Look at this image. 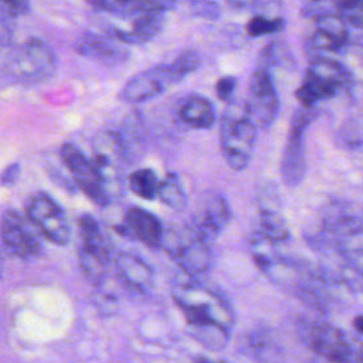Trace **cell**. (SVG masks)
Here are the masks:
<instances>
[{"label": "cell", "instance_id": "obj_1", "mask_svg": "<svg viewBox=\"0 0 363 363\" xmlns=\"http://www.w3.org/2000/svg\"><path fill=\"white\" fill-rule=\"evenodd\" d=\"M173 299L184 313L190 333L197 342L214 350L228 343L235 315L223 294L201 282L187 281L173 289Z\"/></svg>", "mask_w": 363, "mask_h": 363}, {"label": "cell", "instance_id": "obj_2", "mask_svg": "<svg viewBox=\"0 0 363 363\" xmlns=\"http://www.w3.org/2000/svg\"><path fill=\"white\" fill-rule=\"evenodd\" d=\"M200 62L201 58L194 50H186L170 64H159L132 77L119 92V99L128 104H139L156 98L196 71Z\"/></svg>", "mask_w": 363, "mask_h": 363}, {"label": "cell", "instance_id": "obj_3", "mask_svg": "<svg viewBox=\"0 0 363 363\" xmlns=\"http://www.w3.org/2000/svg\"><path fill=\"white\" fill-rule=\"evenodd\" d=\"M258 128L250 118L245 104L231 101L220 122V146L225 163L237 172L251 162Z\"/></svg>", "mask_w": 363, "mask_h": 363}, {"label": "cell", "instance_id": "obj_4", "mask_svg": "<svg viewBox=\"0 0 363 363\" xmlns=\"http://www.w3.org/2000/svg\"><path fill=\"white\" fill-rule=\"evenodd\" d=\"M353 74L342 62L329 57H318L311 62L295 96L302 106L309 108L319 101L336 96L342 91L353 89Z\"/></svg>", "mask_w": 363, "mask_h": 363}, {"label": "cell", "instance_id": "obj_5", "mask_svg": "<svg viewBox=\"0 0 363 363\" xmlns=\"http://www.w3.org/2000/svg\"><path fill=\"white\" fill-rule=\"evenodd\" d=\"M10 79L23 85H34L50 79L57 69L52 48L40 38H30L9 54L4 65Z\"/></svg>", "mask_w": 363, "mask_h": 363}, {"label": "cell", "instance_id": "obj_6", "mask_svg": "<svg viewBox=\"0 0 363 363\" xmlns=\"http://www.w3.org/2000/svg\"><path fill=\"white\" fill-rule=\"evenodd\" d=\"M81 242L78 247L79 267L85 277L95 285L101 284L112 261L111 244L101 230L99 223L89 214L78 218Z\"/></svg>", "mask_w": 363, "mask_h": 363}, {"label": "cell", "instance_id": "obj_7", "mask_svg": "<svg viewBox=\"0 0 363 363\" xmlns=\"http://www.w3.org/2000/svg\"><path fill=\"white\" fill-rule=\"evenodd\" d=\"M210 242L211 241L199 235L191 227L184 225L177 234L169 237L163 234L162 247L167 248L169 255L184 274L196 277L207 272L213 265Z\"/></svg>", "mask_w": 363, "mask_h": 363}, {"label": "cell", "instance_id": "obj_8", "mask_svg": "<svg viewBox=\"0 0 363 363\" xmlns=\"http://www.w3.org/2000/svg\"><path fill=\"white\" fill-rule=\"evenodd\" d=\"M318 113L315 106H301L292 116L281 159V177L286 186H298L306 174L305 132Z\"/></svg>", "mask_w": 363, "mask_h": 363}, {"label": "cell", "instance_id": "obj_9", "mask_svg": "<svg viewBox=\"0 0 363 363\" xmlns=\"http://www.w3.org/2000/svg\"><path fill=\"white\" fill-rule=\"evenodd\" d=\"M94 163L98 167L106 191H119L123 180V169L128 160V150L123 136L113 130L99 132L94 142Z\"/></svg>", "mask_w": 363, "mask_h": 363}, {"label": "cell", "instance_id": "obj_10", "mask_svg": "<svg viewBox=\"0 0 363 363\" xmlns=\"http://www.w3.org/2000/svg\"><path fill=\"white\" fill-rule=\"evenodd\" d=\"M26 216L48 241L67 245L71 238V227L64 208L47 193H34L26 204Z\"/></svg>", "mask_w": 363, "mask_h": 363}, {"label": "cell", "instance_id": "obj_11", "mask_svg": "<svg viewBox=\"0 0 363 363\" xmlns=\"http://www.w3.org/2000/svg\"><path fill=\"white\" fill-rule=\"evenodd\" d=\"M60 157L71 173L74 183L86 197L101 207H106L111 203L104 179L92 159H89L74 143H64L60 147Z\"/></svg>", "mask_w": 363, "mask_h": 363}, {"label": "cell", "instance_id": "obj_12", "mask_svg": "<svg viewBox=\"0 0 363 363\" xmlns=\"http://www.w3.org/2000/svg\"><path fill=\"white\" fill-rule=\"evenodd\" d=\"M244 104L258 129H268L275 122L279 113V96L269 68L257 67L250 79L248 96Z\"/></svg>", "mask_w": 363, "mask_h": 363}, {"label": "cell", "instance_id": "obj_13", "mask_svg": "<svg viewBox=\"0 0 363 363\" xmlns=\"http://www.w3.org/2000/svg\"><path fill=\"white\" fill-rule=\"evenodd\" d=\"M119 16V23L109 28V35L123 44H145L153 40L164 26V11L135 7Z\"/></svg>", "mask_w": 363, "mask_h": 363}, {"label": "cell", "instance_id": "obj_14", "mask_svg": "<svg viewBox=\"0 0 363 363\" xmlns=\"http://www.w3.org/2000/svg\"><path fill=\"white\" fill-rule=\"evenodd\" d=\"M0 237L4 245L17 257L30 259L43 252V244L33 224L17 210H6L0 220Z\"/></svg>", "mask_w": 363, "mask_h": 363}, {"label": "cell", "instance_id": "obj_15", "mask_svg": "<svg viewBox=\"0 0 363 363\" xmlns=\"http://www.w3.org/2000/svg\"><path fill=\"white\" fill-rule=\"evenodd\" d=\"M308 345L316 354L336 363L352 362L356 353L360 354V352L354 350L350 339L342 329L323 322L312 325Z\"/></svg>", "mask_w": 363, "mask_h": 363}, {"label": "cell", "instance_id": "obj_16", "mask_svg": "<svg viewBox=\"0 0 363 363\" xmlns=\"http://www.w3.org/2000/svg\"><path fill=\"white\" fill-rule=\"evenodd\" d=\"M259 233L275 244L289 240L291 231L281 210V199L274 184H262L257 193Z\"/></svg>", "mask_w": 363, "mask_h": 363}, {"label": "cell", "instance_id": "obj_17", "mask_svg": "<svg viewBox=\"0 0 363 363\" xmlns=\"http://www.w3.org/2000/svg\"><path fill=\"white\" fill-rule=\"evenodd\" d=\"M231 220V208L228 201L218 193L207 194L197 207L191 223V227L199 235L211 241L214 240Z\"/></svg>", "mask_w": 363, "mask_h": 363}, {"label": "cell", "instance_id": "obj_18", "mask_svg": "<svg viewBox=\"0 0 363 363\" xmlns=\"http://www.w3.org/2000/svg\"><path fill=\"white\" fill-rule=\"evenodd\" d=\"M350 40L349 24L339 14H320L315 18L311 45L322 52H339Z\"/></svg>", "mask_w": 363, "mask_h": 363}, {"label": "cell", "instance_id": "obj_19", "mask_svg": "<svg viewBox=\"0 0 363 363\" xmlns=\"http://www.w3.org/2000/svg\"><path fill=\"white\" fill-rule=\"evenodd\" d=\"M122 233L132 237L149 248L157 250L163 241L162 223L147 210L140 207H129L123 216V224L119 225Z\"/></svg>", "mask_w": 363, "mask_h": 363}, {"label": "cell", "instance_id": "obj_20", "mask_svg": "<svg viewBox=\"0 0 363 363\" xmlns=\"http://www.w3.org/2000/svg\"><path fill=\"white\" fill-rule=\"evenodd\" d=\"M113 265L122 281L132 289L147 294L155 282V274L149 264L130 252H118L113 258Z\"/></svg>", "mask_w": 363, "mask_h": 363}, {"label": "cell", "instance_id": "obj_21", "mask_svg": "<svg viewBox=\"0 0 363 363\" xmlns=\"http://www.w3.org/2000/svg\"><path fill=\"white\" fill-rule=\"evenodd\" d=\"M75 50L84 57L104 62H118L125 60L126 55V50L119 47L115 38L95 33L82 34L75 43Z\"/></svg>", "mask_w": 363, "mask_h": 363}, {"label": "cell", "instance_id": "obj_22", "mask_svg": "<svg viewBox=\"0 0 363 363\" xmlns=\"http://www.w3.org/2000/svg\"><path fill=\"white\" fill-rule=\"evenodd\" d=\"M179 118L194 129H208L216 122V109L211 101L203 95H189L179 108Z\"/></svg>", "mask_w": 363, "mask_h": 363}, {"label": "cell", "instance_id": "obj_23", "mask_svg": "<svg viewBox=\"0 0 363 363\" xmlns=\"http://www.w3.org/2000/svg\"><path fill=\"white\" fill-rule=\"evenodd\" d=\"M156 197L174 211H182L187 207V194L176 173H167L164 179L160 180Z\"/></svg>", "mask_w": 363, "mask_h": 363}, {"label": "cell", "instance_id": "obj_24", "mask_svg": "<svg viewBox=\"0 0 363 363\" xmlns=\"http://www.w3.org/2000/svg\"><path fill=\"white\" fill-rule=\"evenodd\" d=\"M275 245L277 244L274 241L268 240L259 231L255 233L250 240L251 255H252L254 261L257 262V265L265 272H269L278 264H281V259L275 250Z\"/></svg>", "mask_w": 363, "mask_h": 363}, {"label": "cell", "instance_id": "obj_25", "mask_svg": "<svg viewBox=\"0 0 363 363\" xmlns=\"http://www.w3.org/2000/svg\"><path fill=\"white\" fill-rule=\"evenodd\" d=\"M159 177L157 174L147 167L133 170L128 176V187L129 190L143 200H153L157 196L159 189Z\"/></svg>", "mask_w": 363, "mask_h": 363}, {"label": "cell", "instance_id": "obj_26", "mask_svg": "<svg viewBox=\"0 0 363 363\" xmlns=\"http://www.w3.org/2000/svg\"><path fill=\"white\" fill-rule=\"evenodd\" d=\"M285 21L281 17H265V16H255L252 17L247 26L245 30L250 37H261V35H268L278 33L284 28Z\"/></svg>", "mask_w": 363, "mask_h": 363}, {"label": "cell", "instance_id": "obj_27", "mask_svg": "<svg viewBox=\"0 0 363 363\" xmlns=\"http://www.w3.org/2000/svg\"><path fill=\"white\" fill-rule=\"evenodd\" d=\"M337 14L352 27L362 28L363 0H335Z\"/></svg>", "mask_w": 363, "mask_h": 363}, {"label": "cell", "instance_id": "obj_28", "mask_svg": "<svg viewBox=\"0 0 363 363\" xmlns=\"http://www.w3.org/2000/svg\"><path fill=\"white\" fill-rule=\"evenodd\" d=\"M92 6L113 13V14H123L132 9H135V0H88Z\"/></svg>", "mask_w": 363, "mask_h": 363}, {"label": "cell", "instance_id": "obj_29", "mask_svg": "<svg viewBox=\"0 0 363 363\" xmlns=\"http://www.w3.org/2000/svg\"><path fill=\"white\" fill-rule=\"evenodd\" d=\"M237 82H238L237 78L233 75L221 77L216 84V92H217L218 99L228 101L237 88Z\"/></svg>", "mask_w": 363, "mask_h": 363}, {"label": "cell", "instance_id": "obj_30", "mask_svg": "<svg viewBox=\"0 0 363 363\" xmlns=\"http://www.w3.org/2000/svg\"><path fill=\"white\" fill-rule=\"evenodd\" d=\"M14 17L9 14L1 6H0V47L6 45L11 40V20Z\"/></svg>", "mask_w": 363, "mask_h": 363}, {"label": "cell", "instance_id": "obj_31", "mask_svg": "<svg viewBox=\"0 0 363 363\" xmlns=\"http://www.w3.org/2000/svg\"><path fill=\"white\" fill-rule=\"evenodd\" d=\"M0 6L13 17H18L28 11L30 0H0Z\"/></svg>", "mask_w": 363, "mask_h": 363}, {"label": "cell", "instance_id": "obj_32", "mask_svg": "<svg viewBox=\"0 0 363 363\" xmlns=\"http://www.w3.org/2000/svg\"><path fill=\"white\" fill-rule=\"evenodd\" d=\"M191 6L196 9L199 14H204L211 18H217L218 16V6L211 0H191Z\"/></svg>", "mask_w": 363, "mask_h": 363}, {"label": "cell", "instance_id": "obj_33", "mask_svg": "<svg viewBox=\"0 0 363 363\" xmlns=\"http://www.w3.org/2000/svg\"><path fill=\"white\" fill-rule=\"evenodd\" d=\"M18 174H20V164L13 163L3 170V173L0 176V183L3 186H13L17 182Z\"/></svg>", "mask_w": 363, "mask_h": 363}, {"label": "cell", "instance_id": "obj_34", "mask_svg": "<svg viewBox=\"0 0 363 363\" xmlns=\"http://www.w3.org/2000/svg\"><path fill=\"white\" fill-rule=\"evenodd\" d=\"M255 0H227V3L234 9H248L254 4Z\"/></svg>", "mask_w": 363, "mask_h": 363}, {"label": "cell", "instance_id": "obj_35", "mask_svg": "<svg viewBox=\"0 0 363 363\" xmlns=\"http://www.w3.org/2000/svg\"><path fill=\"white\" fill-rule=\"evenodd\" d=\"M363 318H362V315H357L356 318H354V329H356V332L360 335L362 333V330H363Z\"/></svg>", "mask_w": 363, "mask_h": 363}, {"label": "cell", "instance_id": "obj_36", "mask_svg": "<svg viewBox=\"0 0 363 363\" xmlns=\"http://www.w3.org/2000/svg\"><path fill=\"white\" fill-rule=\"evenodd\" d=\"M0 277H1V255H0Z\"/></svg>", "mask_w": 363, "mask_h": 363}, {"label": "cell", "instance_id": "obj_37", "mask_svg": "<svg viewBox=\"0 0 363 363\" xmlns=\"http://www.w3.org/2000/svg\"><path fill=\"white\" fill-rule=\"evenodd\" d=\"M309 1H313V3H318V1H320V0H309Z\"/></svg>", "mask_w": 363, "mask_h": 363}]
</instances>
